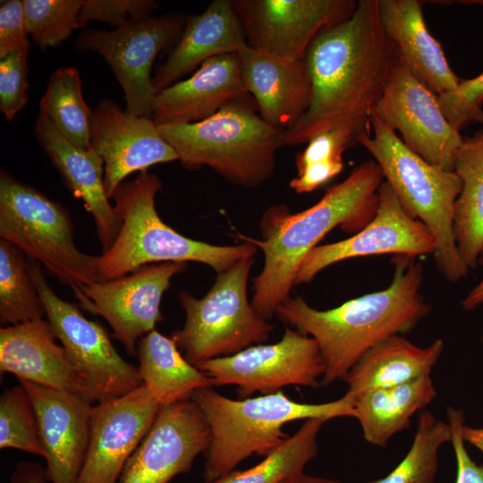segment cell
I'll use <instances>...</instances> for the list:
<instances>
[{
  "label": "cell",
  "mask_w": 483,
  "mask_h": 483,
  "mask_svg": "<svg viewBox=\"0 0 483 483\" xmlns=\"http://www.w3.org/2000/svg\"><path fill=\"white\" fill-rule=\"evenodd\" d=\"M383 178L378 165L367 161L306 210L292 214L284 205L268 208L261 220L262 240L239 235L265 255L263 269L253 279L250 301L260 317L271 318L290 297L301 261L325 235L338 226L356 233L369 223Z\"/></svg>",
  "instance_id": "3957f363"
},
{
  "label": "cell",
  "mask_w": 483,
  "mask_h": 483,
  "mask_svg": "<svg viewBox=\"0 0 483 483\" xmlns=\"http://www.w3.org/2000/svg\"><path fill=\"white\" fill-rule=\"evenodd\" d=\"M454 172L462 182L454 207L455 241L463 262L474 268L483 248V130L463 137Z\"/></svg>",
  "instance_id": "f546056e"
},
{
  "label": "cell",
  "mask_w": 483,
  "mask_h": 483,
  "mask_svg": "<svg viewBox=\"0 0 483 483\" xmlns=\"http://www.w3.org/2000/svg\"><path fill=\"white\" fill-rule=\"evenodd\" d=\"M142 384L161 406L191 399L211 386L210 378L182 355L172 337L153 330L137 346Z\"/></svg>",
  "instance_id": "f1b7e54d"
},
{
  "label": "cell",
  "mask_w": 483,
  "mask_h": 483,
  "mask_svg": "<svg viewBox=\"0 0 483 483\" xmlns=\"http://www.w3.org/2000/svg\"><path fill=\"white\" fill-rule=\"evenodd\" d=\"M443 352L441 339L419 347L403 335L391 336L368 351L350 369L343 378L347 393L356 400L369 391L430 376Z\"/></svg>",
  "instance_id": "4316f807"
},
{
  "label": "cell",
  "mask_w": 483,
  "mask_h": 483,
  "mask_svg": "<svg viewBox=\"0 0 483 483\" xmlns=\"http://www.w3.org/2000/svg\"><path fill=\"white\" fill-rule=\"evenodd\" d=\"M0 448L46 456L32 402L20 383L0 397Z\"/></svg>",
  "instance_id": "e575fe53"
},
{
  "label": "cell",
  "mask_w": 483,
  "mask_h": 483,
  "mask_svg": "<svg viewBox=\"0 0 483 483\" xmlns=\"http://www.w3.org/2000/svg\"><path fill=\"white\" fill-rule=\"evenodd\" d=\"M89 148L104 162V186L112 199L130 174L157 164L178 161L152 118L127 113L103 98L91 112Z\"/></svg>",
  "instance_id": "d6986e66"
},
{
  "label": "cell",
  "mask_w": 483,
  "mask_h": 483,
  "mask_svg": "<svg viewBox=\"0 0 483 483\" xmlns=\"http://www.w3.org/2000/svg\"><path fill=\"white\" fill-rule=\"evenodd\" d=\"M435 248L429 231L383 182L377 209L369 223L348 239L313 248L301 261L294 284L309 283L326 267L348 258L382 254L417 258L433 255Z\"/></svg>",
  "instance_id": "2e32d148"
},
{
  "label": "cell",
  "mask_w": 483,
  "mask_h": 483,
  "mask_svg": "<svg viewBox=\"0 0 483 483\" xmlns=\"http://www.w3.org/2000/svg\"><path fill=\"white\" fill-rule=\"evenodd\" d=\"M28 259L55 338L72 364L97 391L101 402L142 386L138 368L119 354L105 328L87 318L73 303L60 298L50 287L41 265Z\"/></svg>",
  "instance_id": "30bf717a"
},
{
  "label": "cell",
  "mask_w": 483,
  "mask_h": 483,
  "mask_svg": "<svg viewBox=\"0 0 483 483\" xmlns=\"http://www.w3.org/2000/svg\"><path fill=\"white\" fill-rule=\"evenodd\" d=\"M436 396L430 376L367 392L355 400L354 416L364 439L385 447L397 433L409 428L415 413L422 411Z\"/></svg>",
  "instance_id": "83f0119b"
},
{
  "label": "cell",
  "mask_w": 483,
  "mask_h": 483,
  "mask_svg": "<svg viewBox=\"0 0 483 483\" xmlns=\"http://www.w3.org/2000/svg\"><path fill=\"white\" fill-rule=\"evenodd\" d=\"M399 61L381 27L378 0H359L348 19L320 31L309 47L304 64L310 103L284 132L285 146L330 130L343 131L359 143L371 132V114Z\"/></svg>",
  "instance_id": "6da1fadb"
},
{
  "label": "cell",
  "mask_w": 483,
  "mask_h": 483,
  "mask_svg": "<svg viewBox=\"0 0 483 483\" xmlns=\"http://www.w3.org/2000/svg\"><path fill=\"white\" fill-rule=\"evenodd\" d=\"M161 407L144 385L92 405L89 445L78 483H118Z\"/></svg>",
  "instance_id": "e0dca14e"
},
{
  "label": "cell",
  "mask_w": 483,
  "mask_h": 483,
  "mask_svg": "<svg viewBox=\"0 0 483 483\" xmlns=\"http://www.w3.org/2000/svg\"><path fill=\"white\" fill-rule=\"evenodd\" d=\"M46 469L37 462H19L11 478L10 483H47Z\"/></svg>",
  "instance_id": "ee69618b"
},
{
  "label": "cell",
  "mask_w": 483,
  "mask_h": 483,
  "mask_svg": "<svg viewBox=\"0 0 483 483\" xmlns=\"http://www.w3.org/2000/svg\"><path fill=\"white\" fill-rule=\"evenodd\" d=\"M0 237L71 288L100 281L97 256L82 252L75 244L69 211L3 169Z\"/></svg>",
  "instance_id": "ba28073f"
},
{
  "label": "cell",
  "mask_w": 483,
  "mask_h": 483,
  "mask_svg": "<svg viewBox=\"0 0 483 483\" xmlns=\"http://www.w3.org/2000/svg\"><path fill=\"white\" fill-rule=\"evenodd\" d=\"M32 402L50 483H78L87 453L92 403L80 396L18 380Z\"/></svg>",
  "instance_id": "44dd1931"
},
{
  "label": "cell",
  "mask_w": 483,
  "mask_h": 483,
  "mask_svg": "<svg viewBox=\"0 0 483 483\" xmlns=\"http://www.w3.org/2000/svg\"><path fill=\"white\" fill-rule=\"evenodd\" d=\"M247 46L233 1H213L200 14L187 18L180 40L153 76L156 93L176 83L205 61L239 53Z\"/></svg>",
  "instance_id": "d4e9b609"
},
{
  "label": "cell",
  "mask_w": 483,
  "mask_h": 483,
  "mask_svg": "<svg viewBox=\"0 0 483 483\" xmlns=\"http://www.w3.org/2000/svg\"><path fill=\"white\" fill-rule=\"evenodd\" d=\"M182 30V21L176 16H150L111 30H87L77 38L74 47L106 60L124 92L127 113L151 118L157 94L152 64Z\"/></svg>",
  "instance_id": "7c38bea8"
},
{
  "label": "cell",
  "mask_w": 483,
  "mask_h": 483,
  "mask_svg": "<svg viewBox=\"0 0 483 483\" xmlns=\"http://www.w3.org/2000/svg\"><path fill=\"white\" fill-rule=\"evenodd\" d=\"M446 415L457 465L455 483H483V465L477 464L470 458L460 432L464 421L462 411L448 406Z\"/></svg>",
  "instance_id": "b9f144b4"
},
{
  "label": "cell",
  "mask_w": 483,
  "mask_h": 483,
  "mask_svg": "<svg viewBox=\"0 0 483 483\" xmlns=\"http://www.w3.org/2000/svg\"><path fill=\"white\" fill-rule=\"evenodd\" d=\"M209 443L208 422L191 399L162 406L118 483H168L188 472Z\"/></svg>",
  "instance_id": "ac0fdd59"
},
{
  "label": "cell",
  "mask_w": 483,
  "mask_h": 483,
  "mask_svg": "<svg viewBox=\"0 0 483 483\" xmlns=\"http://www.w3.org/2000/svg\"><path fill=\"white\" fill-rule=\"evenodd\" d=\"M326 419H305L301 428L265 459L246 470H232L206 483H285L303 472L307 463L316 457L318 435Z\"/></svg>",
  "instance_id": "4dcf8cb0"
},
{
  "label": "cell",
  "mask_w": 483,
  "mask_h": 483,
  "mask_svg": "<svg viewBox=\"0 0 483 483\" xmlns=\"http://www.w3.org/2000/svg\"><path fill=\"white\" fill-rule=\"evenodd\" d=\"M27 56L21 52L0 59V110L10 122L28 100Z\"/></svg>",
  "instance_id": "f35d334b"
},
{
  "label": "cell",
  "mask_w": 483,
  "mask_h": 483,
  "mask_svg": "<svg viewBox=\"0 0 483 483\" xmlns=\"http://www.w3.org/2000/svg\"><path fill=\"white\" fill-rule=\"evenodd\" d=\"M185 262H163L142 267L126 275L72 288L86 311L103 318L113 336L131 354L144 335L163 319L160 305L174 275Z\"/></svg>",
  "instance_id": "4fadbf2b"
},
{
  "label": "cell",
  "mask_w": 483,
  "mask_h": 483,
  "mask_svg": "<svg viewBox=\"0 0 483 483\" xmlns=\"http://www.w3.org/2000/svg\"><path fill=\"white\" fill-rule=\"evenodd\" d=\"M28 35L41 49L55 47L78 28L84 0H22Z\"/></svg>",
  "instance_id": "d590c367"
},
{
  "label": "cell",
  "mask_w": 483,
  "mask_h": 483,
  "mask_svg": "<svg viewBox=\"0 0 483 483\" xmlns=\"http://www.w3.org/2000/svg\"><path fill=\"white\" fill-rule=\"evenodd\" d=\"M196 367L210 378L211 386H236L242 398L256 392L275 394L289 386L318 387L325 372L315 339L290 327L275 343L252 345Z\"/></svg>",
  "instance_id": "8fae6325"
},
{
  "label": "cell",
  "mask_w": 483,
  "mask_h": 483,
  "mask_svg": "<svg viewBox=\"0 0 483 483\" xmlns=\"http://www.w3.org/2000/svg\"><path fill=\"white\" fill-rule=\"evenodd\" d=\"M253 263L254 257L246 258L217 274L202 298L186 291L179 293L186 320L172 338L191 364L230 356L268 339L274 326L248 301L247 285Z\"/></svg>",
  "instance_id": "9c48e42d"
},
{
  "label": "cell",
  "mask_w": 483,
  "mask_h": 483,
  "mask_svg": "<svg viewBox=\"0 0 483 483\" xmlns=\"http://www.w3.org/2000/svg\"><path fill=\"white\" fill-rule=\"evenodd\" d=\"M370 124L372 132L361 137L359 144L374 157L407 212L429 231L441 274L452 282L466 277L470 268L459 253L453 230L454 207L462 190L460 177L411 150L373 113Z\"/></svg>",
  "instance_id": "52a82bcc"
},
{
  "label": "cell",
  "mask_w": 483,
  "mask_h": 483,
  "mask_svg": "<svg viewBox=\"0 0 483 483\" xmlns=\"http://www.w3.org/2000/svg\"><path fill=\"white\" fill-rule=\"evenodd\" d=\"M478 264L483 265V248L479 254ZM483 303V278L472 288L462 301V307L465 310H472Z\"/></svg>",
  "instance_id": "f6af8a7d"
},
{
  "label": "cell",
  "mask_w": 483,
  "mask_h": 483,
  "mask_svg": "<svg viewBox=\"0 0 483 483\" xmlns=\"http://www.w3.org/2000/svg\"><path fill=\"white\" fill-rule=\"evenodd\" d=\"M464 3H470V4H480V5H483V1L479 0V1H463Z\"/></svg>",
  "instance_id": "c3c4849f"
},
{
  "label": "cell",
  "mask_w": 483,
  "mask_h": 483,
  "mask_svg": "<svg viewBox=\"0 0 483 483\" xmlns=\"http://www.w3.org/2000/svg\"><path fill=\"white\" fill-rule=\"evenodd\" d=\"M38 140L74 198L83 202L94 219L103 251L114 242L121 225L104 186V162L93 149L80 148L65 140L50 121L39 114Z\"/></svg>",
  "instance_id": "cb8c5ba5"
},
{
  "label": "cell",
  "mask_w": 483,
  "mask_h": 483,
  "mask_svg": "<svg viewBox=\"0 0 483 483\" xmlns=\"http://www.w3.org/2000/svg\"><path fill=\"white\" fill-rule=\"evenodd\" d=\"M210 430V443L204 464L206 482L233 470L244 459L256 453L267 455L290 436L283 428L297 419L353 417L355 399L346 394L332 402L303 403L284 392L253 398L231 399L209 387L191 396Z\"/></svg>",
  "instance_id": "5b68a950"
},
{
  "label": "cell",
  "mask_w": 483,
  "mask_h": 483,
  "mask_svg": "<svg viewBox=\"0 0 483 483\" xmlns=\"http://www.w3.org/2000/svg\"><path fill=\"white\" fill-rule=\"evenodd\" d=\"M285 483H341V482L334 479L309 476L305 474L304 472H302L292 478Z\"/></svg>",
  "instance_id": "7dc6e473"
},
{
  "label": "cell",
  "mask_w": 483,
  "mask_h": 483,
  "mask_svg": "<svg viewBox=\"0 0 483 483\" xmlns=\"http://www.w3.org/2000/svg\"><path fill=\"white\" fill-rule=\"evenodd\" d=\"M158 4L152 0H84L78 28L98 21L118 28L130 21L150 17Z\"/></svg>",
  "instance_id": "74e56055"
},
{
  "label": "cell",
  "mask_w": 483,
  "mask_h": 483,
  "mask_svg": "<svg viewBox=\"0 0 483 483\" xmlns=\"http://www.w3.org/2000/svg\"><path fill=\"white\" fill-rule=\"evenodd\" d=\"M23 2L8 0L0 6V59L17 53H29Z\"/></svg>",
  "instance_id": "ab89813d"
},
{
  "label": "cell",
  "mask_w": 483,
  "mask_h": 483,
  "mask_svg": "<svg viewBox=\"0 0 483 483\" xmlns=\"http://www.w3.org/2000/svg\"><path fill=\"white\" fill-rule=\"evenodd\" d=\"M372 113L391 130L399 131L403 143L424 160L454 171L463 137L444 115L436 95L401 60Z\"/></svg>",
  "instance_id": "5bb4252c"
},
{
  "label": "cell",
  "mask_w": 483,
  "mask_h": 483,
  "mask_svg": "<svg viewBox=\"0 0 483 483\" xmlns=\"http://www.w3.org/2000/svg\"><path fill=\"white\" fill-rule=\"evenodd\" d=\"M389 286L319 310L301 297H289L275 314L280 320L310 335L318 343L325 372L320 386L343 380L355 363L386 339L411 331L431 311L419 290L422 265L416 258L394 255Z\"/></svg>",
  "instance_id": "7a4b0ae2"
},
{
  "label": "cell",
  "mask_w": 483,
  "mask_h": 483,
  "mask_svg": "<svg viewBox=\"0 0 483 483\" xmlns=\"http://www.w3.org/2000/svg\"><path fill=\"white\" fill-rule=\"evenodd\" d=\"M296 157L297 170L311 164L343 160V152L357 142L339 130L322 131L313 136Z\"/></svg>",
  "instance_id": "60d3db41"
},
{
  "label": "cell",
  "mask_w": 483,
  "mask_h": 483,
  "mask_svg": "<svg viewBox=\"0 0 483 483\" xmlns=\"http://www.w3.org/2000/svg\"><path fill=\"white\" fill-rule=\"evenodd\" d=\"M381 27L395 45L401 62L436 96L454 89L461 79L451 69L424 21L422 2L378 0Z\"/></svg>",
  "instance_id": "484cf974"
},
{
  "label": "cell",
  "mask_w": 483,
  "mask_h": 483,
  "mask_svg": "<svg viewBox=\"0 0 483 483\" xmlns=\"http://www.w3.org/2000/svg\"><path fill=\"white\" fill-rule=\"evenodd\" d=\"M250 98L231 103L192 123L159 125L158 131L186 169L208 166L233 184L253 188L268 180L284 132L256 114Z\"/></svg>",
  "instance_id": "8992f818"
},
{
  "label": "cell",
  "mask_w": 483,
  "mask_h": 483,
  "mask_svg": "<svg viewBox=\"0 0 483 483\" xmlns=\"http://www.w3.org/2000/svg\"><path fill=\"white\" fill-rule=\"evenodd\" d=\"M242 77L259 115L284 132L308 109L311 84L303 61H290L247 46L239 53Z\"/></svg>",
  "instance_id": "603a6c76"
},
{
  "label": "cell",
  "mask_w": 483,
  "mask_h": 483,
  "mask_svg": "<svg viewBox=\"0 0 483 483\" xmlns=\"http://www.w3.org/2000/svg\"><path fill=\"white\" fill-rule=\"evenodd\" d=\"M250 97L238 53L221 55L202 63L188 79L157 92L151 118L157 126L197 123Z\"/></svg>",
  "instance_id": "7402d4cb"
},
{
  "label": "cell",
  "mask_w": 483,
  "mask_h": 483,
  "mask_svg": "<svg viewBox=\"0 0 483 483\" xmlns=\"http://www.w3.org/2000/svg\"><path fill=\"white\" fill-rule=\"evenodd\" d=\"M483 343V334L481 336ZM460 432L464 442L473 445L483 453V428H472L464 424L460 427Z\"/></svg>",
  "instance_id": "bcb514c9"
},
{
  "label": "cell",
  "mask_w": 483,
  "mask_h": 483,
  "mask_svg": "<svg viewBox=\"0 0 483 483\" xmlns=\"http://www.w3.org/2000/svg\"><path fill=\"white\" fill-rule=\"evenodd\" d=\"M56 340L48 321L43 318L1 327L0 372L91 402H101Z\"/></svg>",
  "instance_id": "ffe728a7"
},
{
  "label": "cell",
  "mask_w": 483,
  "mask_h": 483,
  "mask_svg": "<svg viewBox=\"0 0 483 483\" xmlns=\"http://www.w3.org/2000/svg\"><path fill=\"white\" fill-rule=\"evenodd\" d=\"M436 98L444 115L457 131L472 123H483V72L461 80L454 89Z\"/></svg>",
  "instance_id": "8d00e7d4"
},
{
  "label": "cell",
  "mask_w": 483,
  "mask_h": 483,
  "mask_svg": "<svg viewBox=\"0 0 483 483\" xmlns=\"http://www.w3.org/2000/svg\"><path fill=\"white\" fill-rule=\"evenodd\" d=\"M451 442L448 423L422 411L417 419V430L411 446L386 477L369 483H434L438 469L440 447Z\"/></svg>",
  "instance_id": "836d02e7"
},
{
  "label": "cell",
  "mask_w": 483,
  "mask_h": 483,
  "mask_svg": "<svg viewBox=\"0 0 483 483\" xmlns=\"http://www.w3.org/2000/svg\"><path fill=\"white\" fill-rule=\"evenodd\" d=\"M46 310L30 271L28 257L0 239V321L16 325L43 318Z\"/></svg>",
  "instance_id": "d6a6232c"
},
{
  "label": "cell",
  "mask_w": 483,
  "mask_h": 483,
  "mask_svg": "<svg viewBox=\"0 0 483 483\" xmlns=\"http://www.w3.org/2000/svg\"><path fill=\"white\" fill-rule=\"evenodd\" d=\"M248 46L290 61H303L323 30L348 19L354 0L233 1Z\"/></svg>",
  "instance_id": "9a60e30c"
},
{
  "label": "cell",
  "mask_w": 483,
  "mask_h": 483,
  "mask_svg": "<svg viewBox=\"0 0 483 483\" xmlns=\"http://www.w3.org/2000/svg\"><path fill=\"white\" fill-rule=\"evenodd\" d=\"M91 112L83 97L78 70L74 67L55 70L40 99L39 114L47 117L69 142L87 149Z\"/></svg>",
  "instance_id": "1f68e13d"
},
{
  "label": "cell",
  "mask_w": 483,
  "mask_h": 483,
  "mask_svg": "<svg viewBox=\"0 0 483 483\" xmlns=\"http://www.w3.org/2000/svg\"><path fill=\"white\" fill-rule=\"evenodd\" d=\"M162 182L148 171L123 182L112 197L121 225L113 244L97 256L100 281L126 275L151 263L199 262L217 274L252 258L257 247L249 242L219 246L188 238L166 225L156 209Z\"/></svg>",
  "instance_id": "277c9868"
},
{
  "label": "cell",
  "mask_w": 483,
  "mask_h": 483,
  "mask_svg": "<svg viewBox=\"0 0 483 483\" xmlns=\"http://www.w3.org/2000/svg\"><path fill=\"white\" fill-rule=\"evenodd\" d=\"M343 168V160L308 165L297 170V176L291 180L290 187L297 193L313 191L340 174Z\"/></svg>",
  "instance_id": "7bdbcfd3"
}]
</instances>
